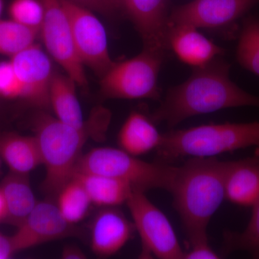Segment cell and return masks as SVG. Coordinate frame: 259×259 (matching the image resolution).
<instances>
[{
  "instance_id": "cell-1",
  "label": "cell",
  "mask_w": 259,
  "mask_h": 259,
  "mask_svg": "<svg viewBox=\"0 0 259 259\" xmlns=\"http://www.w3.org/2000/svg\"><path fill=\"white\" fill-rule=\"evenodd\" d=\"M221 57L202 67L194 68L188 79L168 90L151 115L153 122H165L173 127L194 116L224 109H259V97L244 91L230 79V64Z\"/></svg>"
},
{
  "instance_id": "cell-2",
  "label": "cell",
  "mask_w": 259,
  "mask_h": 259,
  "mask_svg": "<svg viewBox=\"0 0 259 259\" xmlns=\"http://www.w3.org/2000/svg\"><path fill=\"white\" fill-rule=\"evenodd\" d=\"M110 120V112L102 107L93 112L82 127L70 125L47 113L35 117L34 133L46 168L41 189L48 197H56L72 180L87 141L94 136L102 139Z\"/></svg>"
},
{
  "instance_id": "cell-3",
  "label": "cell",
  "mask_w": 259,
  "mask_h": 259,
  "mask_svg": "<svg viewBox=\"0 0 259 259\" xmlns=\"http://www.w3.org/2000/svg\"><path fill=\"white\" fill-rule=\"evenodd\" d=\"M231 161L191 158L177 166L169 192L189 243L207 239V226L226 199V180Z\"/></svg>"
},
{
  "instance_id": "cell-4",
  "label": "cell",
  "mask_w": 259,
  "mask_h": 259,
  "mask_svg": "<svg viewBox=\"0 0 259 259\" xmlns=\"http://www.w3.org/2000/svg\"><path fill=\"white\" fill-rule=\"evenodd\" d=\"M259 150V122L208 124L163 134L156 148L163 163L184 157L212 158L243 148Z\"/></svg>"
},
{
  "instance_id": "cell-5",
  "label": "cell",
  "mask_w": 259,
  "mask_h": 259,
  "mask_svg": "<svg viewBox=\"0 0 259 259\" xmlns=\"http://www.w3.org/2000/svg\"><path fill=\"white\" fill-rule=\"evenodd\" d=\"M177 168L163 162L142 161L121 148L101 147L82 155L74 174H96L112 177L127 182L133 189L144 192L152 189L169 192Z\"/></svg>"
},
{
  "instance_id": "cell-6",
  "label": "cell",
  "mask_w": 259,
  "mask_h": 259,
  "mask_svg": "<svg viewBox=\"0 0 259 259\" xmlns=\"http://www.w3.org/2000/svg\"><path fill=\"white\" fill-rule=\"evenodd\" d=\"M165 57L166 53L144 49L134 58L115 62L100 78L102 96L122 100H158V74Z\"/></svg>"
},
{
  "instance_id": "cell-7",
  "label": "cell",
  "mask_w": 259,
  "mask_h": 259,
  "mask_svg": "<svg viewBox=\"0 0 259 259\" xmlns=\"http://www.w3.org/2000/svg\"><path fill=\"white\" fill-rule=\"evenodd\" d=\"M126 204L141 237V258L185 259V251L171 223L144 191L133 189Z\"/></svg>"
},
{
  "instance_id": "cell-8",
  "label": "cell",
  "mask_w": 259,
  "mask_h": 259,
  "mask_svg": "<svg viewBox=\"0 0 259 259\" xmlns=\"http://www.w3.org/2000/svg\"><path fill=\"white\" fill-rule=\"evenodd\" d=\"M71 27L75 51L83 66L86 65L100 78L114 64L107 46L106 31L92 13L67 0H61Z\"/></svg>"
},
{
  "instance_id": "cell-9",
  "label": "cell",
  "mask_w": 259,
  "mask_h": 259,
  "mask_svg": "<svg viewBox=\"0 0 259 259\" xmlns=\"http://www.w3.org/2000/svg\"><path fill=\"white\" fill-rule=\"evenodd\" d=\"M44 10L42 40L49 54L76 85L85 88L88 81L83 65L75 51L71 27L61 0H38Z\"/></svg>"
},
{
  "instance_id": "cell-10",
  "label": "cell",
  "mask_w": 259,
  "mask_h": 259,
  "mask_svg": "<svg viewBox=\"0 0 259 259\" xmlns=\"http://www.w3.org/2000/svg\"><path fill=\"white\" fill-rule=\"evenodd\" d=\"M258 3L259 0H193L170 12L168 30L175 25L224 28L236 23Z\"/></svg>"
},
{
  "instance_id": "cell-11",
  "label": "cell",
  "mask_w": 259,
  "mask_h": 259,
  "mask_svg": "<svg viewBox=\"0 0 259 259\" xmlns=\"http://www.w3.org/2000/svg\"><path fill=\"white\" fill-rule=\"evenodd\" d=\"M72 226L52 201L37 202L28 217L18 227L16 233L10 237L13 250L15 253L68 236L72 233Z\"/></svg>"
},
{
  "instance_id": "cell-12",
  "label": "cell",
  "mask_w": 259,
  "mask_h": 259,
  "mask_svg": "<svg viewBox=\"0 0 259 259\" xmlns=\"http://www.w3.org/2000/svg\"><path fill=\"white\" fill-rule=\"evenodd\" d=\"M23 89L22 100L33 106H50L49 90L54 73L50 59L38 46H30L10 59Z\"/></svg>"
},
{
  "instance_id": "cell-13",
  "label": "cell",
  "mask_w": 259,
  "mask_h": 259,
  "mask_svg": "<svg viewBox=\"0 0 259 259\" xmlns=\"http://www.w3.org/2000/svg\"><path fill=\"white\" fill-rule=\"evenodd\" d=\"M120 13L125 15L139 32L145 49L168 50V20L171 0H117Z\"/></svg>"
},
{
  "instance_id": "cell-14",
  "label": "cell",
  "mask_w": 259,
  "mask_h": 259,
  "mask_svg": "<svg viewBox=\"0 0 259 259\" xmlns=\"http://www.w3.org/2000/svg\"><path fill=\"white\" fill-rule=\"evenodd\" d=\"M134 225L115 207H104L94 219L91 247L97 255L108 257L120 251L134 233Z\"/></svg>"
},
{
  "instance_id": "cell-15",
  "label": "cell",
  "mask_w": 259,
  "mask_h": 259,
  "mask_svg": "<svg viewBox=\"0 0 259 259\" xmlns=\"http://www.w3.org/2000/svg\"><path fill=\"white\" fill-rule=\"evenodd\" d=\"M167 40L168 50L171 49L181 61L194 68L209 64L225 52L197 28L187 25L168 27Z\"/></svg>"
},
{
  "instance_id": "cell-16",
  "label": "cell",
  "mask_w": 259,
  "mask_h": 259,
  "mask_svg": "<svg viewBox=\"0 0 259 259\" xmlns=\"http://www.w3.org/2000/svg\"><path fill=\"white\" fill-rule=\"evenodd\" d=\"M226 199L243 207H253L259 199V155L231 161L226 180Z\"/></svg>"
},
{
  "instance_id": "cell-17",
  "label": "cell",
  "mask_w": 259,
  "mask_h": 259,
  "mask_svg": "<svg viewBox=\"0 0 259 259\" xmlns=\"http://www.w3.org/2000/svg\"><path fill=\"white\" fill-rule=\"evenodd\" d=\"M163 134L154 122L141 112L134 111L127 117L118 134L121 149L135 156L146 154L161 144Z\"/></svg>"
},
{
  "instance_id": "cell-18",
  "label": "cell",
  "mask_w": 259,
  "mask_h": 259,
  "mask_svg": "<svg viewBox=\"0 0 259 259\" xmlns=\"http://www.w3.org/2000/svg\"><path fill=\"white\" fill-rule=\"evenodd\" d=\"M0 156L10 171L28 175L42 164L41 155L36 138L5 134L0 136Z\"/></svg>"
},
{
  "instance_id": "cell-19",
  "label": "cell",
  "mask_w": 259,
  "mask_h": 259,
  "mask_svg": "<svg viewBox=\"0 0 259 259\" xmlns=\"http://www.w3.org/2000/svg\"><path fill=\"white\" fill-rule=\"evenodd\" d=\"M0 192L6 209L5 222L20 226L37 202L28 175L10 171L0 184Z\"/></svg>"
},
{
  "instance_id": "cell-20",
  "label": "cell",
  "mask_w": 259,
  "mask_h": 259,
  "mask_svg": "<svg viewBox=\"0 0 259 259\" xmlns=\"http://www.w3.org/2000/svg\"><path fill=\"white\" fill-rule=\"evenodd\" d=\"M76 85L67 74L54 72L49 90V102L56 118L74 127H82L85 121L76 96Z\"/></svg>"
},
{
  "instance_id": "cell-21",
  "label": "cell",
  "mask_w": 259,
  "mask_h": 259,
  "mask_svg": "<svg viewBox=\"0 0 259 259\" xmlns=\"http://www.w3.org/2000/svg\"><path fill=\"white\" fill-rule=\"evenodd\" d=\"M74 177L84 187L92 204L99 207H115L126 203L133 190L127 182L104 175L76 173Z\"/></svg>"
},
{
  "instance_id": "cell-22",
  "label": "cell",
  "mask_w": 259,
  "mask_h": 259,
  "mask_svg": "<svg viewBox=\"0 0 259 259\" xmlns=\"http://www.w3.org/2000/svg\"><path fill=\"white\" fill-rule=\"evenodd\" d=\"M56 205L70 224L74 226L88 214L91 199L79 180L73 177L56 196Z\"/></svg>"
},
{
  "instance_id": "cell-23",
  "label": "cell",
  "mask_w": 259,
  "mask_h": 259,
  "mask_svg": "<svg viewBox=\"0 0 259 259\" xmlns=\"http://www.w3.org/2000/svg\"><path fill=\"white\" fill-rule=\"evenodd\" d=\"M236 58L242 67L259 77V18L249 17L243 22Z\"/></svg>"
},
{
  "instance_id": "cell-24",
  "label": "cell",
  "mask_w": 259,
  "mask_h": 259,
  "mask_svg": "<svg viewBox=\"0 0 259 259\" xmlns=\"http://www.w3.org/2000/svg\"><path fill=\"white\" fill-rule=\"evenodd\" d=\"M38 31L13 20H0V54L12 57L33 45Z\"/></svg>"
},
{
  "instance_id": "cell-25",
  "label": "cell",
  "mask_w": 259,
  "mask_h": 259,
  "mask_svg": "<svg viewBox=\"0 0 259 259\" xmlns=\"http://www.w3.org/2000/svg\"><path fill=\"white\" fill-rule=\"evenodd\" d=\"M252 207L251 218L244 231L225 234V251L243 250L259 258V199Z\"/></svg>"
},
{
  "instance_id": "cell-26",
  "label": "cell",
  "mask_w": 259,
  "mask_h": 259,
  "mask_svg": "<svg viewBox=\"0 0 259 259\" xmlns=\"http://www.w3.org/2000/svg\"><path fill=\"white\" fill-rule=\"evenodd\" d=\"M9 13L12 20L17 23L40 30L44 10L38 0H13Z\"/></svg>"
},
{
  "instance_id": "cell-27",
  "label": "cell",
  "mask_w": 259,
  "mask_h": 259,
  "mask_svg": "<svg viewBox=\"0 0 259 259\" xmlns=\"http://www.w3.org/2000/svg\"><path fill=\"white\" fill-rule=\"evenodd\" d=\"M0 96L9 100L23 97V89L11 61L0 62Z\"/></svg>"
},
{
  "instance_id": "cell-28",
  "label": "cell",
  "mask_w": 259,
  "mask_h": 259,
  "mask_svg": "<svg viewBox=\"0 0 259 259\" xmlns=\"http://www.w3.org/2000/svg\"><path fill=\"white\" fill-rule=\"evenodd\" d=\"M67 1L106 16H115L118 13H120L117 0H67Z\"/></svg>"
},
{
  "instance_id": "cell-29",
  "label": "cell",
  "mask_w": 259,
  "mask_h": 259,
  "mask_svg": "<svg viewBox=\"0 0 259 259\" xmlns=\"http://www.w3.org/2000/svg\"><path fill=\"white\" fill-rule=\"evenodd\" d=\"M189 251H185V259H218L219 255L211 248L207 239L199 240L190 243Z\"/></svg>"
},
{
  "instance_id": "cell-30",
  "label": "cell",
  "mask_w": 259,
  "mask_h": 259,
  "mask_svg": "<svg viewBox=\"0 0 259 259\" xmlns=\"http://www.w3.org/2000/svg\"><path fill=\"white\" fill-rule=\"evenodd\" d=\"M15 253L10 237L0 233V259L10 258Z\"/></svg>"
},
{
  "instance_id": "cell-31",
  "label": "cell",
  "mask_w": 259,
  "mask_h": 259,
  "mask_svg": "<svg viewBox=\"0 0 259 259\" xmlns=\"http://www.w3.org/2000/svg\"><path fill=\"white\" fill-rule=\"evenodd\" d=\"M61 258L64 259L86 258V255L78 247L74 245H66L62 250Z\"/></svg>"
},
{
  "instance_id": "cell-32",
  "label": "cell",
  "mask_w": 259,
  "mask_h": 259,
  "mask_svg": "<svg viewBox=\"0 0 259 259\" xmlns=\"http://www.w3.org/2000/svg\"><path fill=\"white\" fill-rule=\"evenodd\" d=\"M5 218H6V209H5L4 199L0 192V222H5Z\"/></svg>"
},
{
  "instance_id": "cell-33",
  "label": "cell",
  "mask_w": 259,
  "mask_h": 259,
  "mask_svg": "<svg viewBox=\"0 0 259 259\" xmlns=\"http://www.w3.org/2000/svg\"><path fill=\"white\" fill-rule=\"evenodd\" d=\"M2 10H3V0H0V15H1Z\"/></svg>"
},
{
  "instance_id": "cell-34",
  "label": "cell",
  "mask_w": 259,
  "mask_h": 259,
  "mask_svg": "<svg viewBox=\"0 0 259 259\" xmlns=\"http://www.w3.org/2000/svg\"><path fill=\"white\" fill-rule=\"evenodd\" d=\"M2 161H3V160H2L1 156H0V174L2 172Z\"/></svg>"
}]
</instances>
